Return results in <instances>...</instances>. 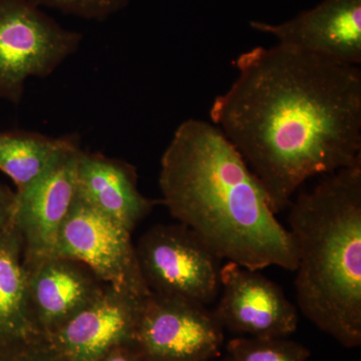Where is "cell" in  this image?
I'll return each instance as SVG.
<instances>
[{"mask_svg":"<svg viewBox=\"0 0 361 361\" xmlns=\"http://www.w3.org/2000/svg\"><path fill=\"white\" fill-rule=\"evenodd\" d=\"M135 252L152 293L205 306L219 296L222 260L186 226L151 228Z\"/></svg>","mask_w":361,"mask_h":361,"instance_id":"cell-5","label":"cell"},{"mask_svg":"<svg viewBox=\"0 0 361 361\" xmlns=\"http://www.w3.org/2000/svg\"><path fill=\"white\" fill-rule=\"evenodd\" d=\"M54 255L77 261L104 285L146 298L132 232L77 197L61 226Z\"/></svg>","mask_w":361,"mask_h":361,"instance_id":"cell-6","label":"cell"},{"mask_svg":"<svg viewBox=\"0 0 361 361\" xmlns=\"http://www.w3.org/2000/svg\"><path fill=\"white\" fill-rule=\"evenodd\" d=\"M161 201L221 259L293 271L295 243L236 148L215 125L180 123L161 159Z\"/></svg>","mask_w":361,"mask_h":361,"instance_id":"cell-2","label":"cell"},{"mask_svg":"<svg viewBox=\"0 0 361 361\" xmlns=\"http://www.w3.org/2000/svg\"><path fill=\"white\" fill-rule=\"evenodd\" d=\"M13 197V198H0V230L4 229L11 222Z\"/></svg>","mask_w":361,"mask_h":361,"instance_id":"cell-20","label":"cell"},{"mask_svg":"<svg viewBox=\"0 0 361 361\" xmlns=\"http://www.w3.org/2000/svg\"><path fill=\"white\" fill-rule=\"evenodd\" d=\"M39 336L30 308L23 242L11 221L0 230V348Z\"/></svg>","mask_w":361,"mask_h":361,"instance_id":"cell-14","label":"cell"},{"mask_svg":"<svg viewBox=\"0 0 361 361\" xmlns=\"http://www.w3.org/2000/svg\"><path fill=\"white\" fill-rule=\"evenodd\" d=\"M26 267L33 319L44 336L92 302L104 287L89 268L61 256L40 259Z\"/></svg>","mask_w":361,"mask_h":361,"instance_id":"cell-12","label":"cell"},{"mask_svg":"<svg viewBox=\"0 0 361 361\" xmlns=\"http://www.w3.org/2000/svg\"><path fill=\"white\" fill-rule=\"evenodd\" d=\"M210 118L246 161L273 211L306 180L361 165V71L284 45L237 59Z\"/></svg>","mask_w":361,"mask_h":361,"instance_id":"cell-1","label":"cell"},{"mask_svg":"<svg viewBox=\"0 0 361 361\" xmlns=\"http://www.w3.org/2000/svg\"><path fill=\"white\" fill-rule=\"evenodd\" d=\"M0 361H66L47 337L42 336L30 341L0 348Z\"/></svg>","mask_w":361,"mask_h":361,"instance_id":"cell-18","label":"cell"},{"mask_svg":"<svg viewBox=\"0 0 361 361\" xmlns=\"http://www.w3.org/2000/svg\"><path fill=\"white\" fill-rule=\"evenodd\" d=\"M97 361H147L135 342L118 344L106 351Z\"/></svg>","mask_w":361,"mask_h":361,"instance_id":"cell-19","label":"cell"},{"mask_svg":"<svg viewBox=\"0 0 361 361\" xmlns=\"http://www.w3.org/2000/svg\"><path fill=\"white\" fill-rule=\"evenodd\" d=\"M219 301L213 310L224 330L240 336L284 338L296 331L299 310L283 289L260 270L228 261L221 269Z\"/></svg>","mask_w":361,"mask_h":361,"instance_id":"cell-9","label":"cell"},{"mask_svg":"<svg viewBox=\"0 0 361 361\" xmlns=\"http://www.w3.org/2000/svg\"><path fill=\"white\" fill-rule=\"evenodd\" d=\"M71 137H47L28 132L0 134V171L23 191L51 169Z\"/></svg>","mask_w":361,"mask_h":361,"instance_id":"cell-15","label":"cell"},{"mask_svg":"<svg viewBox=\"0 0 361 361\" xmlns=\"http://www.w3.org/2000/svg\"><path fill=\"white\" fill-rule=\"evenodd\" d=\"M87 20H104L122 9L129 0H30Z\"/></svg>","mask_w":361,"mask_h":361,"instance_id":"cell-17","label":"cell"},{"mask_svg":"<svg viewBox=\"0 0 361 361\" xmlns=\"http://www.w3.org/2000/svg\"><path fill=\"white\" fill-rule=\"evenodd\" d=\"M224 331L207 306L151 292L135 344L147 361H211L221 356Z\"/></svg>","mask_w":361,"mask_h":361,"instance_id":"cell-7","label":"cell"},{"mask_svg":"<svg viewBox=\"0 0 361 361\" xmlns=\"http://www.w3.org/2000/svg\"><path fill=\"white\" fill-rule=\"evenodd\" d=\"M146 298L104 285L92 302L45 337L66 361H97L114 346L135 342Z\"/></svg>","mask_w":361,"mask_h":361,"instance_id":"cell-11","label":"cell"},{"mask_svg":"<svg viewBox=\"0 0 361 361\" xmlns=\"http://www.w3.org/2000/svg\"><path fill=\"white\" fill-rule=\"evenodd\" d=\"M250 25L296 51L342 65L361 63V0H322L285 23Z\"/></svg>","mask_w":361,"mask_h":361,"instance_id":"cell-10","label":"cell"},{"mask_svg":"<svg viewBox=\"0 0 361 361\" xmlns=\"http://www.w3.org/2000/svg\"><path fill=\"white\" fill-rule=\"evenodd\" d=\"M82 151L71 137L51 169L14 193L11 221L20 233L25 264L54 255L61 226L77 200V173Z\"/></svg>","mask_w":361,"mask_h":361,"instance_id":"cell-8","label":"cell"},{"mask_svg":"<svg viewBox=\"0 0 361 361\" xmlns=\"http://www.w3.org/2000/svg\"><path fill=\"white\" fill-rule=\"evenodd\" d=\"M13 193H11L9 190H7L6 187H4L0 184V198H13Z\"/></svg>","mask_w":361,"mask_h":361,"instance_id":"cell-21","label":"cell"},{"mask_svg":"<svg viewBox=\"0 0 361 361\" xmlns=\"http://www.w3.org/2000/svg\"><path fill=\"white\" fill-rule=\"evenodd\" d=\"M77 182L82 200L130 232L155 204L140 192L133 166L99 154L82 151Z\"/></svg>","mask_w":361,"mask_h":361,"instance_id":"cell-13","label":"cell"},{"mask_svg":"<svg viewBox=\"0 0 361 361\" xmlns=\"http://www.w3.org/2000/svg\"><path fill=\"white\" fill-rule=\"evenodd\" d=\"M310 349L284 338L239 336L228 342L220 361H308Z\"/></svg>","mask_w":361,"mask_h":361,"instance_id":"cell-16","label":"cell"},{"mask_svg":"<svg viewBox=\"0 0 361 361\" xmlns=\"http://www.w3.org/2000/svg\"><path fill=\"white\" fill-rule=\"evenodd\" d=\"M80 40L30 0H0V97L20 103L26 80L51 75Z\"/></svg>","mask_w":361,"mask_h":361,"instance_id":"cell-4","label":"cell"},{"mask_svg":"<svg viewBox=\"0 0 361 361\" xmlns=\"http://www.w3.org/2000/svg\"><path fill=\"white\" fill-rule=\"evenodd\" d=\"M288 209L297 308L344 348H360L361 165L325 175Z\"/></svg>","mask_w":361,"mask_h":361,"instance_id":"cell-3","label":"cell"}]
</instances>
